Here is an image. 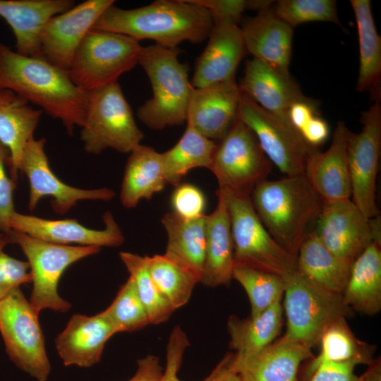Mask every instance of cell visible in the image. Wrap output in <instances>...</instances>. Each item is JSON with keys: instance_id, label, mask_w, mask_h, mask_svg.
I'll use <instances>...</instances> for the list:
<instances>
[{"instance_id": "cell-1", "label": "cell", "mask_w": 381, "mask_h": 381, "mask_svg": "<svg viewBox=\"0 0 381 381\" xmlns=\"http://www.w3.org/2000/svg\"><path fill=\"white\" fill-rule=\"evenodd\" d=\"M8 89L61 121L67 133L81 127L87 92L71 81L67 70L43 58L18 54L0 42V90Z\"/></svg>"}, {"instance_id": "cell-2", "label": "cell", "mask_w": 381, "mask_h": 381, "mask_svg": "<svg viewBox=\"0 0 381 381\" xmlns=\"http://www.w3.org/2000/svg\"><path fill=\"white\" fill-rule=\"evenodd\" d=\"M214 26L209 11L193 0H157L149 5L123 9L109 6L92 30L111 32L138 41L152 40L166 48L184 41L198 44Z\"/></svg>"}, {"instance_id": "cell-3", "label": "cell", "mask_w": 381, "mask_h": 381, "mask_svg": "<svg viewBox=\"0 0 381 381\" xmlns=\"http://www.w3.org/2000/svg\"><path fill=\"white\" fill-rule=\"evenodd\" d=\"M250 198L272 238L296 257L310 224L317 220L324 205L306 176L265 179L255 186Z\"/></svg>"}, {"instance_id": "cell-4", "label": "cell", "mask_w": 381, "mask_h": 381, "mask_svg": "<svg viewBox=\"0 0 381 381\" xmlns=\"http://www.w3.org/2000/svg\"><path fill=\"white\" fill-rule=\"evenodd\" d=\"M181 52L179 47L156 44L143 47L138 64L150 80L152 97L138 108L137 116L149 128L162 130L186 121L194 87L188 66L179 61Z\"/></svg>"}, {"instance_id": "cell-5", "label": "cell", "mask_w": 381, "mask_h": 381, "mask_svg": "<svg viewBox=\"0 0 381 381\" xmlns=\"http://www.w3.org/2000/svg\"><path fill=\"white\" fill-rule=\"evenodd\" d=\"M80 128L84 149L94 155L107 148L131 153L144 137L118 82L87 92Z\"/></svg>"}, {"instance_id": "cell-6", "label": "cell", "mask_w": 381, "mask_h": 381, "mask_svg": "<svg viewBox=\"0 0 381 381\" xmlns=\"http://www.w3.org/2000/svg\"><path fill=\"white\" fill-rule=\"evenodd\" d=\"M283 279L285 338L312 349L328 325L353 315L342 294L327 290L296 272Z\"/></svg>"}, {"instance_id": "cell-7", "label": "cell", "mask_w": 381, "mask_h": 381, "mask_svg": "<svg viewBox=\"0 0 381 381\" xmlns=\"http://www.w3.org/2000/svg\"><path fill=\"white\" fill-rule=\"evenodd\" d=\"M222 190L226 198L234 246V267L285 277L296 271V257L283 248L258 217L250 195Z\"/></svg>"}, {"instance_id": "cell-8", "label": "cell", "mask_w": 381, "mask_h": 381, "mask_svg": "<svg viewBox=\"0 0 381 381\" xmlns=\"http://www.w3.org/2000/svg\"><path fill=\"white\" fill-rule=\"evenodd\" d=\"M143 47L126 35L90 30L77 49L68 70L71 81L89 92L118 82L138 64Z\"/></svg>"}, {"instance_id": "cell-9", "label": "cell", "mask_w": 381, "mask_h": 381, "mask_svg": "<svg viewBox=\"0 0 381 381\" xmlns=\"http://www.w3.org/2000/svg\"><path fill=\"white\" fill-rule=\"evenodd\" d=\"M7 236L28 259L33 284L29 301L35 310L38 314L46 309L67 312L71 304L59 294L61 277L70 265L99 253L101 248L52 243L14 230Z\"/></svg>"}, {"instance_id": "cell-10", "label": "cell", "mask_w": 381, "mask_h": 381, "mask_svg": "<svg viewBox=\"0 0 381 381\" xmlns=\"http://www.w3.org/2000/svg\"><path fill=\"white\" fill-rule=\"evenodd\" d=\"M38 316L20 288L0 301V333L8 357L36 380L47 381L51 365Z\"/></svg>"}, {"instance_id": "cell-11", "label": "cell", "mask_w": 381, "mask_h": 381, "mask_svg": "<svg viewBox=\"0 0 381 381\" xmlns=\"http://www.w3.org/2000/svg\"><path fill=\"white\" fill-rule=\"evenodd\" d=\"M272 165L254 133L238 119L217 145L210 170L219 188L250 195L255 186L267 179Z\"/></svg>"}, {"instance_id": "cell-12", "label": "cell", "mask_w": 381, "mask_h": 381, "mask_svg": "<svg viewBox=\"0 0 381 381\" xmlns=\"http://www.w3.org/2000/svg\"><path fill=\"white\" fill-rule=\"evenodd\" d=\"M362 129L349 131L347 160L351 188V200L368 219L378 216L376 180L381 147V106L374 102L361 112Z\"/></svg>"}, {"instance_id": "cell-13", "label": "cell", "mask_w": 381, "mask_h": 381, "mask_svg": "<svg viewBox=\"0 0 381 381\" xmlns=\"http://www.w3.org/2000/svg\"><path fill=\"white\" fill-rule=\"evenodd\" d=\"M238 119L255 134L265 155L286 176L304 174L309 146L289 123L241 92Z\"/></svg>"}, {"instance_id": "cell-14", "label": "cell", "mask_w": 381, "mask_h": 381, "mask_svg": "<svg viewBox=\"0 0 381 381\" xmlns=\"http://www.w3.org/2000/svg\"><path fill=\"white\" fill-rule=\"evenodd\" d=\"M313 231L333 254L351 262L372 243L381 245L380 217L368 219L351 199L324 203Z\"/></svg>"}, {"instance_id": "cell-15", "label": "cell", "mask_w": 381, "mask_h": 381, "mask_svg": "<svg viewBox=\"0 0 381 381\" xmlns=\"http://www.w3.org/2000/svg\"><path fill=\"white\" fill-rule=\"evenodd\" d=\"M46 140L33 138L25 145L20 171L28 177L30 186L28 208L33 210L40 200L50 197L53 210L67 213L78 202L84 200L109 201L115 196L108 188L83 189L64 183L52 170L44 150Z\"/></svg>"}, {"instance_id": "cell-16", "label": "cell", "mask_w": 381, "mask_h": 381, "mask_svg": "<svg viewBox=\"0 0 381 381\" xmlns=\"http://www.w3.org/2000/svg\"><path fill=\"white\" fill-rule=\"evenodd\" d=\"M114 4L113 0H87L52 17L40 35L42 58L68 71L84 37Z\"/></svg>"}, {"instance_id": "cell-17", "label": "cell", "mask_w": 381, "mask_h": 381, "mask_svg": "<svg viewBox=\"0 0 381 381\" xmlns=\"http://www.w3.org/2000/svg\"><path fill=\"white\" fill-rule=\"evenodd\" d=\"M104 228H87L75 219H49L15 212L10 221L11 230L52 243L66 246L118 247L124 236L111 212L103 214Z\"/></svg>"}, {"instance_id": "cell-18", "label": "cell", "mask_w": 381, "mask_h": 381, "mask_svg": "<svg viewBox=\"0 0 381 381\" xmlns=\"http://www.w3.org/2000/svg\"><path fill=\"white\" fill-rule=\"evenodd\" d=\"M241 95L236 79L194 88L187 123L206 138L221 140L238 120Z\"/></svg>"}, {"instance_id": "cell-19", "label": "cell", "mask_w": 381, "mask_h": 381, "mask_svg": "<svg viewBox=\"0 0 381 381\" xmlns=\"http://www.w3.org/2000/svg\"><path fill=\"white\" fill-rule=\"evenodd\" d=\"M238 86L262 108L289 124V111L292 105L313 99L303 94L290 73L255 58L246 61Z\"/></svg>"}, {"instance_id": "cell-20", "label": "cell", "mask_w": 381, "mask_h": 381, "mask_svg": "<svg viewBox=\"0 0 381 381\" xmlns=\"http://www.w3.org/2000/svg\"><path fill=\"white\" fill-rule=\"evenodd\" d=\"M349 131L345 122L338 121L329 148L314 150L307 157L304 175L324 203L351 198L346 150Z\"/></svg>"}, {"instance_id": "cell-21", "label": "cell", "mask_w": 381, "mask_h": 381, "mask_svg": "<svg viewBox=\"0 0 381 381\" xmlns=\"http://www.w3.org/2000/svg\"><path fill=\"white\" fill-rule=\"evenodd\" d=\"M116 333L104 310L92 316L74 314L56 337L55 346L65 366L90 368L100 361L106 343Z\"/></svg>"}, {"instance_id": "cell-22", "label": "cell", "mask_w": 381, "mask_h": 381, "mask_svg": "<svg viewBox=\"0 0 381 381\" xmlns=\"http://www.w3.org/2000/svg\"><path fill=\"white\" fill-rule=\"evenodd\" d=\"M246 52L241 29L238 25L214 24L207 46L197 59L192 86L198 88L234 80Z\"/></svg>"}, {"instance_id": "cell-23", "label": "cell", "mask_w": 381, "mask_h": 381, "mask_svg": "<svg viewBox=\"0 0 381 381\" xmlns=\"http://www.w3.org/2000/svg\"><path fill=\"white\" fill-rule=\"evenodd\" d=\"M74 6L71 0H0V17L9 25L16 38V52L40 57V35L54 16Z\"/></svg>"}, {"instance_id": "cell-24", "label": "cell", "mask_w": 381, "mask_h": 381, "mask_svg": "<svg viewBox=\"0 0 381 381\" xmlns=\"http://www.w3.org/2000/svg\"><path fill=\"white\" fill-rule=\"evenodd\" d=\"M313 357L311 349L283 336L240 362L232 359L231 367L243 381H298L301 364Z\"/></svg>"}, {"instance_id": "cell-25", "label": "cell", "mask_w": 381, "mask_h": 381, "mask_svg": "<svg viewBox=\"0 0 381 381\" xmlns=\"http://www.w3.org/2000/svg\"><path fill=\"white\" fill-rule=\"evenodd\" d=\"M246 52L255 59L289 73L294 28L272 8L245 20L241 28Z\"/></svg>"}, {"instance_id": "cell-26", "label": "cell", "mask_w": 381, "mask_h": 381, "mask_svg": "<svg viewBox=\"0 0 381 381\" xmlns=\"http://www.w3.org/2000/svg\"><path fill=\"white\" fill-rule=\"evenodd\" d=\"M217 205L206 215V246L204 270L200 283L207 287L231 283L234 267V246L227 203L217 189Z\"/></svg>"}, {"instance_id": "cell-27", "label": "cell", "mask_w": 381, "mask_h": 381, "mask_svg": "<svg viewBox=\"0 0 381 381\" xmlns=\"http://www.w3.org/2000/svg\"><path fill=\"white\" fill-rule=\"evenodd\" d=\"M43 111L8 89L0 90V143L9 152L7 165L16 181L26 144L34 138Z\"/></svg>"}, {"instance_id": "cell-28", "label": "cell", "mask_w": 381, "mask_h": 381, "mask_svg": "<svg viewBox=\"0 0 381 381\" xmlns=\"http://www.w3.org/2000/svg\"><path fill=\"white\" fill-rule=\"evenodd\" d=\"M161 221L167 234L164 254L200 282L205 259L206 214L186 219L172 211L165 214Z\"/></svg>"}, {"instance_id": "cell-29", "label": "cell", "mask_w": 381, "mask_h": 381, "mask_svg": "<svg viewBox=\"0 0 381 381\" xmlns=\"http://www.w3.org/2000/svg\"><path fill=\"white\" fill-rule=\"evenodd\" d=\"M167 184L162 153L140 144L128 158L120 201L126 208L135 207L142 199L150 200Z\"/></svg>"}, {"instance_id": "cell-30", "label": "cell", "mask_w": 381, "mask_h": 381, "mask_svg": "<svg viewBox=\"0 0 381 381\" xmlns=\"http://www.w3.org/2000/svg\"><path fill=\"white\" fill-rule=\"evenodd\" d=\"M372 243L353 261L342 293L352 310L373 316L381 310V250Z\"/></svg>"}, {"instance_id": "cell-31", "label": "cell", "mask_w": 381, "mask_h": 381, "mask_svg": "<svg viewBox=\"0 0 381 381\" xmlns=\"http://www.w3.org/2000/svg\"><path fill=\"white\" fill-rule=\"evenodd\" d=\"M352 264L333 254L312 231L299 248L296 272L327 290L342 294Z\"/></svg>"}, {"instance_id": "cell-32", "label": "cell", "mask_w": 381, "mask_h": 381, "mask_svg": "<svg viewBox=\"0 0 381 381\" xmlns=\"http://www.w3.org/2000/svg\"><path fill=\"white\" fill-rule=\"evenodd\" d=\"M358 30L359 71L356 90L368 92L374 102L381 98V37L378 35L369 0H351Z\"/></svg>"}, {"instance_id": "cell-33", "label": "cell", "mask_w": 381, "mask_h": 381, "mask_svg": "<svg viewBox=\"0 0 381 381\" xmlns=\"http://www.w3.org/2000/svg\"><path fill=\"white\" fill-rule=\"evenodd\" d=\"M282 301H279L262 313L240 318L229 316L227 329L229 347L235 351L233 362L238 363L257 353L274 341L283 322Z\"/></svg>"}, {"instance_id": "cell-34", "label": "cell", "mask_w": 381, "mask_h": 381, "mask_svg": "<svg viewBox=\"0 0 381 381\" xmlns=\"http://www.w3.org/2000/svg\"><path fill=\"white\" fill-rule=\"evenodd\" d=\"M346 318H339L323 331L318 344L320 351L313 357L303 372L302 379L308 381L316 368L324 363L349 364L356 367L359 364H370L375 348L356 338L346 322Z\"/></svg>"}, {"instance_id": "cell-35", "label": "cell", "mask_w": 381, "mask_h": 381, "mask_svg": "<svg viewBox=\"0 0 381 381\" xmlns=\"http://www.w3.org/2000/svg\"><path fill=\"white\" fill-rule=\"evenodd\" d=\"M217 147V144L214 140L187 123L179 142L162 153L167 183L178 186L193 169L205 167L210 169Z\"/></svg>"}, {"instance_id": "cell-36", "label": "cell", "mask_w": 381, "mask_h": 381, "mask_svg": "<svg viewBox=\"0 0 381 381\" xmlns=\"http://www.w3.org/2000/svg\"><path fill=\"white\" fill-rule=\"evenodd\" d=\"M147 262L155 284L174 310L186 305L199 282L198 279L165 254L147 256Z\"/></svg>"}, {"instance_id": "cell-37", "label": "cell", "mask_w": 381, "mask_h": 381, "mask_svg": "<svg viewBox=\"0 0 381 381\" xmlns=\"http://www.w3.org/2000/svg\"><path fill=\"white\" fill-rule=\"evenodd\" d=\"M119 257L135 282L150 324L157 325L168 320L174 310L155 284L149 272L147 256L120 252Z\"/></svg>"}, {"instance_id": "cell-38", "label": "cell", "mask_w": 381, "mask_h": 381, "mask_svg": "<svg viewBox=\"0 0 381 381\" xmlns=\"http://www.w3.org/2000/svg\"><path fill=\"white\" fill-rule=\"evenodd\" d=\"M232 278L245 289L251 307V316L257 315L274 303L282 301L283 277L267 272L235 266Z\"/></svg>"}, {"instance_id": "cell-39", "label": "cell", "mask_w": 381, "mask_h": 381, "mask_svg": "<svg viewBox=\"0 0 381 381\" xmlns=\"http://www.w3.org/2000/svg\"><path fill=\"white\" fill-rule=\"evenodd\" d=\"M104 311L117 333L135 332L150 324L135 282L130 276L120 287L112 303Z\"/></svg>"}, {"instance_id": "cell-40", "label": "cell", "mask_w": 381, "mask_h": 381, "mask_svg": "<svg viewBox=\"0 0 381 381\" xmlns=\"http://www.w3.org/2000/svg\"><path fill=\"white\" fill-rule=\"evenodd\" d=\"M274 14L293 28L308 22H330L341 27L334 0H279Z\"/></svg>"}, {"instance_id": "cell-41", "label": "cell", "mask_w": 381, "mask_h": 381, "mask_svg": "<svg viewBox=\"0 0 381 381\" xmlns=\"http://www.w3.org/2000/svg\"><path fill=\"white\" fill-rule=\"evenodd\" d=\"M193 2L207 8L214 24L238 25L246 10L258 12L271 8L272 1L262 0H193Z\"/></svg>"}, {"instance_id": "cell-42", "label": "cell", "mask_w": 381, "mask_h": 381, "mask_svg": "<svg viewBox=\"0 0 381 381\" xmlns=\"http://www.w3.org/2000/svg\"><path fill=\"white\" fill-rule=\"evenodd\" d=\"M8 243L7 235L0 238V301L20 285L32 281L28 262L13 258L4 251Z\"/></svg>"}, {"instance_id": "cell-43", "label": "cell", "mask_w": 381, "mask_h": 381, "mask_svg": "<svg viewBox=\"0 0 381 381\" xmlns=\"http://www.w3.org/2000/svg\"><path fill=\"white\" fill-rule=\"evenodd\" d=\"M189 346L190 342L186 332L180 326H175L169 335L167 346L166 366L163 381H181L178 376V373L185 351ZM216 372L215 367L211 373L202 381H212Z\"/></svg>"}, {"instance_id": "cell-44", "label": "cell", "mask_w": 381, "mask_h": 381, "mask_svg": "<svg viewBox=\"0 0 381 381\" xmlns=\"http://www.w3.org/2000/svg\"><path fill=\"white\" fill-rule=\"evenodd\" d=\"M176 187L171 198L174 212L186 219L205 214V198L200 188L190 183L180 184Z\"/></svg>"}, {"instance_id": "cell-45", "label": "cell", "mask_w": 381, "mask_h": 381, "mask_svg": "<svg viewBox=\"0 0 381 381\" xmlns=\"http://www.w3.org/2000/svg\"><path fill=\"white\" fill-rule=\"evenodd\" d=\"M9 156L8 149L0 143V233L5 235L11 231L10 221L16 212L13 193L16 183L8 177L6 171Z\"/></svg>"}, {"instance_id": "cell-46", "label": "cell", "mask_w": 381, "mask_h": 381, "mask_svg": "<svg viewBox=\"0 0 381 381\" xmlns=\"http://www.w3.org/2000/svg\"><path fill=\"white\" fill-rule=\"evenodd\" d=\"M349 364L324 363L320 364L308 381H359Z\"/></svg>"}, {"instance_id": "cell-47", "label": "cell", "mask_w": 381, "mask_h": 381, "mask_svg": "<svg viewBox=\"0 0 381 381\" xmlns=\"http://www.w3.org/2000/svg\"><path fill=\"white\" fill-rule=\"evenodd\" d=\"M138 368L135 375L128 381H163L164 369L159 359L154 355H147L137 361Z\"/></svg>"}, {"instance_id": "cell-48", "label": "cell", "mask_w": 381, "mask_h": 381, "mask_svg": "<svg viewBox=\"0 0 381 381\" xmlns=\"http://www.w3.org/2000/svg\"><path fill=\"white\" fill-rule=\"evenodd\" d=\"M318 101L313 99L308 102H296L290 108L289 121L298 133L312 118L318 115Z\"/></svg>"}, {"instance_id": "cell-49", "label": "cell", "mask_w": 381, "mask_h": 381, "mask_svg": "<svg viewBox=\"0 0 381 381\" xmlns=\"http://www.w3.org/2000/svg\"><path fill=\"white\" fill-rule=\"evenodd\" d=\"M329 133L327 122L319 115H316L309 121L299 134L307 145L315 148L325 142Z\"/></svg>"}, {"instance_id": "cell-50", "label": "cell", "mask_w": 381, "mask_h": 381, "mask_svg": "<svg viewBox=\"0 0 381 381\" xmlns=\"http://www.w3.org/2000/svg\"><path fill=\"white\" fill-rule=\"evenodd\" d=\"M233 353H228L217 365V372L212 381H243L239 375L232 368Z\"/></svg>"}, {"instance_id": "cell-51", "label": "cell", "mask_w": 381, "mask_h": 381, "mask_svg": "<svg viewBox=\"0 0 381 381\" xmlns=\"http://www.w3.org/2000/svg\"><path fill=\"white\" fill-rule=\"evenodd\" d=\"M359 381H381V361L380 357L374 359L368 365L366 371L360 377Z\"/></svg>"}, {"instance_id": "cell-52", "label": "cell", "mask_w": 381, "mask_h": 381, "mask_svg": "<svg viewBox=\"0 0 381 381\" xmlns=\"http://www.w3.org/2000/svg\"><path fill=\"white\" fill-rule=\"evenodd\" d=\"M4 234L2 233H0V238H1Z\"/></svg>"}]
</instances>
